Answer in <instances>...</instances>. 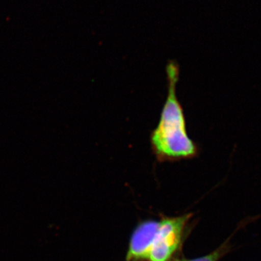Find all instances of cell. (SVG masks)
Here are the masks:
<instances>
[{"instance_id":"2","label":"cell","mask_w":261,"mask_h":261,"mask_svg":"<svg viewBox=\"0 0 261 261\" xmlns=\"http://www.w3.org/2000/svg\"><path fill=\"white\" fill-rule=\"evenodd\" d=\"M190 215L166 219L160 226L149 251V261H167L177 250L182 234Z\"/></svg>"},{"instance_id":"1","label":"cell","mask_w":261,"mask_h":261,"mask_svg":"<svg viewBox=\"0 0 261 261\" xmlns=\"http://www.w3.org/2000/svg\"><path fill=\"white\" fill-rule=\"evenodd\" d=\"M166 72L167 97L159 123L150 134L151 149L160 162L192 159L198 155L200 147L189 137L185 111L177 97L179 65L175 61H170Z\"/></svg>"},{"instance_id":"4","label":"cell","mask_w":261,"mask_h":261,"mask_svg":"<svg viewBox=\"0 0 261 261\" xmlns=\"http://www.w3.org/2000/svg\"><path fill=\"white\" fill-rule=\"evenodd\" d=\"M260 218L261 215H255V216H247L246 218L242 220L240 224H239L238 227H237L236 230L233 231L232 234H231L219 248L216 249V250L208 254V255H205V256L198 257V258L192 259V260H181L177 261H219L221 257H224V255H227L230 252L232 251L233 246L230 243V240H231V238L234 235V233H236L237 231H240L242 228L246 227L248 225L256 222Z\"/></svg>"},{"instance_id":"3","label":"cell","mask_w":261,"mask_h":261,"mask_svg":"<svg viewBox=\"0 0 261 261\" xmlns=\"http://www.w3.org/2000/svg\"><path fill=\"white\" fill-rule=\"evenodd\" d=\"M160 222L146 221L138 226L130 239L126 261L147 260Z\"/></svg>"}]
</instances>
